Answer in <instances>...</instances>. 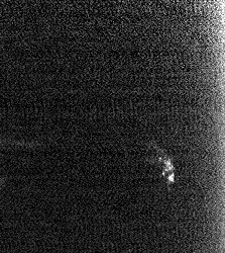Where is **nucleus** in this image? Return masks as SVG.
<instances>
[{"label":"nucleus","instance_id":"1","mask_svg":"<svg viewBox=\"0 0 225 253\" xmlns=\"http://www.w3.org/2000/svg\"><path fill=\"white\" fill-rule=\"evenodd\" d=\"M150 150L152 151V154L149 156L148 161L155 164H160L159 166L161 168V173L170 186L175 182V166L173 159L155 143L151 144Z\"/></svg>","mask_w":225,"mask_h":253}]
</instances>
